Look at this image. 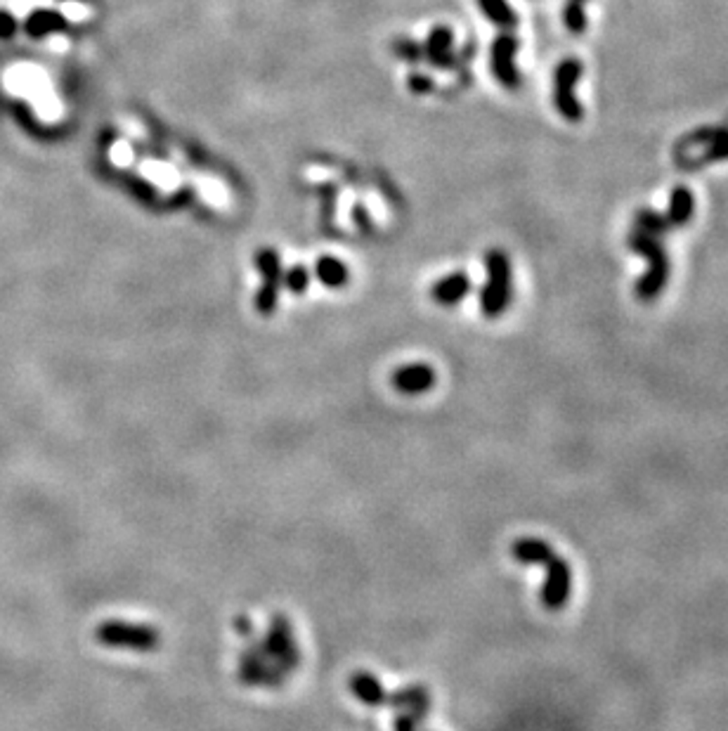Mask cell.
Segmentation results:
<instances>
[{
	"label": "cell",
	"mask_w": 728,
	"mask_h": 731,
	"mask_svg": "<svg viewBox=\"0 0 728 731\" xmlns=\"http://www.w3.org/2000/svg\"><path fill=\"white\" fill-rule=\"evenodd\" d=\"M629 249H634L636 254H641L648 261V270L639 277L636 282V296L643 303H650L658 296L662 294V289L667 287V280H669V258H667V251L662 246V242L653 235H646L641 230H634L627 237Z\"/></svg>",
	"instance_id": "cell-1"
},
{
	"label": "cell",
	"mask_w": 728,
	"mask_h": 731,
	"mask_svg": "<svg viewBox=\"0 0 728 731\" xmlns=\"http://www.w3.org/2000/svg\"><path fill=\"white\" fill-rule=\"evenodd\" d=\"M487 284L480 291V310L490 319L499 318L511 303V263L504 251H490L485 258Z\"/></svg>",
	"instance_id": "cell-2"
},
{
	"label": "cell",
	"mask_w": 728,
	"mask_h": 731,
	"mask_svg": "<svg viewBox=\"0 0 728 731\" xmlns=\"http://www.w3.org/2000/svg\"><path fill=\"white\" fill-rule=\"evenodd\" d=\"M97 642L109 649H125L150 653L161 646V632L150 625H137V623H124V620H105L95 630Z\"/></svg>",
	"instance_id": "cell-3"
},
{
	"label": "cell",
	"mask_w": 728,
	"mask_h": 731,
	"mask_svg": "<svg viewBox=\"0 0 728 731\" xmlns=\"http://www.w3.org/2000/svg\"><path fill=\"white\" fill-rule=\"evenodd\" d=\"M258 642H261L263 651L268 653L270 661H272L287 677L300 665V651L299 644H296V634H293V627L291 623H289L287 615H280V613H277V615L270 620L268 630H265V634H263Z\"/></svg>",
	"instance_id": "cell-4"
},
{
	"label": "cell",
	"mask_w": 728,
	"mask_h": 731,
	"mask_svg": "<svg viewBox=\"0 0 728 731\" xmlns=\"http://www.w3.org/2000/svg\"><path fill=\"white\" fill-rule=\"evenodd\" d=\"M239 681L244 687H268L277 689L287 681V675L281 672L277 665L268 658V653L263 651L261 642L253 639L246 644V649L239 656Z\"/></svg>",
	"instance_id": "cell-5"
},
{
	"label": "cell",
	"mask_w": 728,
	"mask_h": 731,
	"mask_svg": "<svg viewBox=\"0 0 728 731\" xmlns=\"http://www.w3.org/2000/svg\"><path fill=\"white\" fill-rule=\"evenodd\" d=\"M582 71H585V67L575 57L563 60L554 71V105L560 116L567 121H579L585 116L582 102L575 95V86L582 79Z\"/></svg>",
	"instance_id": "cell-6"
},
{
	"label": "cell",
	"mask_w": 728,
	"mask_h": 731,
	"mask_svg": "<svg viewBox=\"0 0 728 731\" xmlns=\"http://www.w3.org/2000/svg\"><path fill=\"white\" fill-rule=\"evenodd\" d=\"M544 569H547V580L542 585V606L547 611H560L573 594V569L558 554L544 563Z\"/></svg>",
	"instance_id": "cell-7"
},
{
	"label": "cell",
	"mask_w": 728,
	"mask_h": 731,
	"mask_svg": "<svg viewBox=\"0 0 728 731\" xmlns=\"http://www.w3.org/2000/svg\"><path fill=\"white\" fill-rule=\"evenodd\" d=\"M518 41L509 33L499 36L492 43V74L497 76V81L506 88L521 86V71L516 67Z\"/></svg>",
	"instance_id": "cell-8"
},
{
	"label": "cell",
	"mask_w": 728,
	"mask_h": 731,
	"mask_svg": "<svg viewBox=\"0 0 728 731\" xmlns=\"http://www.w3.org/2000/svg\"><path fill=\"white\" fill-rule=\"evenodd\" d=\"M258 270L263 275V287L255 296V308L258 313L270 315L277 308V296H280V258L274 251H261L258 256Z\"/></svg>",
	"instance_id": "cell-9"
},
{
	"label": "cell",
	"mask_w": 728,
	"mask_h": 731,
	"mask_svg": "<svg viewBox=\"0 0 728 731\" xmlns=\"http://www.w3.org/2000/svg\"><path fill=\"white\" fill-rule=\"evenodd\" d=\"M436 369L426 363H410L398 367L391 375V384L395 391L405 395H421L436 386Z\"/></svg>",
	"instance_id": "cell-10"
},
{
	"label": "cell",
	"mask_w": 728,
	"mask_h": 731,
	"mask_svg": "<svg viewBox=\"0 0 728 731\" xmlns=\"http://www.w3.org/2000/svg\"><path fill=\"white\" fill-rule=\"evenodd\" d=\"M348 687H350V691H353V696H355L357 700H362L364 706H369V708L388 706L386 687H383V684H381V681L372 675V672H364V670H357V672H353V675H350Z\"/></svg>",
	"instance_id": "cell-11"
},
{
	"label": "cell",
	"mask_w": 728,
	"mask_h": 731,
	"mask_svg": "<svg viewBox=\"0 0 728 731\" xmlns=\"http://www.w3.org/2000/svg\"><path fill=\"white\" fill-rule=\"evenodd\" d=\"M511 557L523 566H544L556 557L554 547L547 540L539 538H521L511 544Z\"/></svg>",
	"instance_id": "cell-12"
},
{
	"label": "cell",
	"mask_w": 728,
	"mask_h": 731,
	"mask_svg": "<svg viewBox=\"0 0 728 731\" xmlns=\"http://www.w3.org/2000/svg\"><path fill=\"white\" fill-rule=\"evenodd\" d=\"M468 289H471V282H468L466 273H452V275L442 277L440 282L433 284L430 296L440 306H456L468 294Z\"/></svg>",
	"instance_id": "cell-13"
},
{
	"label": "cell",
	"mask_w": 728,
	"mask_h": 731,
	"mask_svg": "<svg viewBox=\"0 0 728 731\" xmlns=\"http://www.w3.org/2000/svg\"><path fill=\"white\" fill-rule=\"evenodd\" d=\"M388 706L398 713V710H426L430 708V691L421 684H410L405 689H398L388 694Z\"/></svg>",
	"instance_id": "cell-14"
},
{
	"label": "cell",
	"mask_w": 728,
	"mask_h": 731,
	"mask_svg": "<svg viewBox=\"0 0 728 731\" xmlns=\"http://www.w3.org/2000/svg\"><path fill=\"white\" fill-rule=\"evenodd\" d=\"M696 213V197L688 188L678 185L674 188L672 197H669V211H667V220L669 226H688V220Z\"/></svg>",
	"instance_id": "cell-15"
},
{
	"label": "cell",
	"mask_w": 728,
	"mask_h": 731,
	"mask_svg": "<svg viewBox=\"0 0 728 731\" xmlns=\"http://www.w3.org/2000/svg\"><path fill=\"white\" fill-rule=\"evenodd\" d=\"M318 280L322 282L324 287L338 289L348 282V268L338 258L324 256L318 261Z\"/></svg>",
	"instance_id": "cell-16"
},
{
	"label": "cell",
	"mask_w": 728,
	"mask_h": 731,
	"mask_svg": "<svg viewBox=\"0 0 728 731\" xmlns=\"http://www.w3.org/2000/svg\"><path fill=\"white\" fill-rule=\"evenodd\" d=\"M478 5L492 24L504 26V29H511V26L518 24L516 10L506 0H478Z\"/></svg>",
	"instance_id": "cell-17"
},
{
	"label": "cell",
	"mask_w": 728,
	"mask_h": 731,
	"mask_svg": "<svg viewBox=\"0 0 728 731\" xmlns=\"http://www.w3.org/2000/svg\"><path fill=\"white\" fill-rule=\"evenodd\" d=\"M700 135H703V140L707 143V152H705V157L700 159V163L726 162L728 159V131L716 128V131H700Z\"/></svg>",
	"instance_id": "cell-18"
},
{
	"label": "cell",
	"mask_w": 728,
	"mask_h": 731,
	"mask_svg": "<svg viewBox=\"0 0 728 731\" xmlns=\"http://www.w3.org/2000/svg\"><path fill=\"white\" fill-rule=\"evenodd\" d=\"M669 220L662 213L653 211V208H641L636 213V230L646 232V235H653V237H660V235H667L669 232Z\"/></svg>",
	"instance_id": "cell-19"
},
{
	"label": "cell",
	"mask_w": 728,
	"mask_h": 731,
	"mask_svg": "<svg viewBox=\"0 0 728 731\" xmlns=\"http://www.w3.org/2000/svg\"><path fill=\"white\" fill-rule=\"evenodd\" d=\"M585 3H586V0H567V3H566V10H563V19H566V26L573 33H582L586 29Z\"/></svg>",
	"instance_id": "cell-20"
},
{
	"label": "cell",
	"mask_w": 728,
	"mask_h": 731,
	"mask_svg": "<svg viewBox=\"0 0 728 731\" xmlns=\"http://www.w3.org/2000/svg\"><path fill=\"white\" fill-rule=\"evenodd\" d=\"M449 48H452V33H449V29H436L429 41L430 57H433L436 62H445Z\"/></svg>",
	"instance_id": "cell-21"
},
{
	"label": "cell",
	"mask_w": 728,
	"mask_h": 731,
	"mask_svg": "<svg viewBox=\"0 0 728 731\" xmlns=\"http://www.w3.org/2000/svg\"><path fill=\"white\" fill-rule=\"evenodd\" d=\"M424 717L426 710H398L395 722H392V731H417Z\"/></svg>",
	"instance_id": "cell-22"
},
{
	"label": "cell",
	"mask_w": 728,
	"mask_h": 731,
	"mask_svg": "<svg viewBox=\"0 0 728 731\" xmlns=\"http://www.w3.org/2000/svg\"><path fill=\"white\" fill-rule=\"evenodd\" d=\"M284 284L291 289L293 294H303L305 289H308V284H310V275H308V270L300 268V265H296V268H291L287 273V277H284Z\"/></svg>",
	"instance_id": "cell-23"
},
{
	"label": "cell",
	"mask_w": 728,
	"mask_h": 731,
	"mask_svg": "<svg viewBox=\"0 0 728 731\" xmlns=\"http://www.w3.org/2000/svg\"><path fill=\"white\" fill-rule=\"evenodd\" d=\"M235 630H237L242 637L249 639L251 634H253V623H251V618H246V615H239V618H235Z\"/></svg>",
	"instance_id": "cell-24"
}]
</instances>
